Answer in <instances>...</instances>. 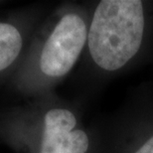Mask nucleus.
<instances>
[{"mask_svg": "<svg viewBox=\"0 0 153 153\" xmlns=\"http://www.w3.org/2000/svg\"><path fill=\"white\" fill-rule=\"evenodd\" d=\"M135 153H153V136L148 139Z\"/></svg>", "mask_w": 153, "mask_h": 153, "instance_id": "5", "label": "nucleus"}, {"mask_svg": "<svg viewBox=\"0 0 153 153\" xmlns=\"http://www.w3.org/2000/svg\"><path fill=\"white\" fill-rule=\"evenodd\" d=\"M76 118L71 111L50 108L43 116L38 153H87L88 134L76 128Z\"/></svg>", "mask_w": 153, "mask_h": 153, "instance_id": "3", "label": "nucleus"}, {"mask_svg": "<svg viewBox=\"0 0 153 153\" xmlns=\"http://www.w3.org/2000/svg\"><path fill=\"white\" fill-rule=\"evenodd\" d=\"M88 40L85 20L74 12L64 14L42 44L37 59L40 75L57 79L75 66Z\"/></svg>", "mask_w": 153, "mask_h": 153, "instance_id": "2", "label": "nucleus"}, {"mask_svg": "<svg viewBox=\"0 0 153 153\" xmlns=\"http://www.w3.org/2000/svg\"><path fill=\"white\" fill-rule=\"evenodd\" d=\"M144 32L143 4L139 0H102L88 32L91 56L100 68L115 71L137 54Z\"/></svg>", "mask_w": 153, "mask_h": 153, "instance_id": "1", "label": "nucleus"}, {"mask_svg": "<svg viewBox=\"0 0 153 153\" xmlns=\"http://www.w3.org/2000/svg\"><path fill=\"white\" fill-rule=\"evenodd\" d=\"M24 37L19 27L0 20V74L13 67L21 56Z\"/></svg>", "mask_w": 153, "mask_h": 153, "instance_id": "4", "label": "nucleus"}]
</instances>
